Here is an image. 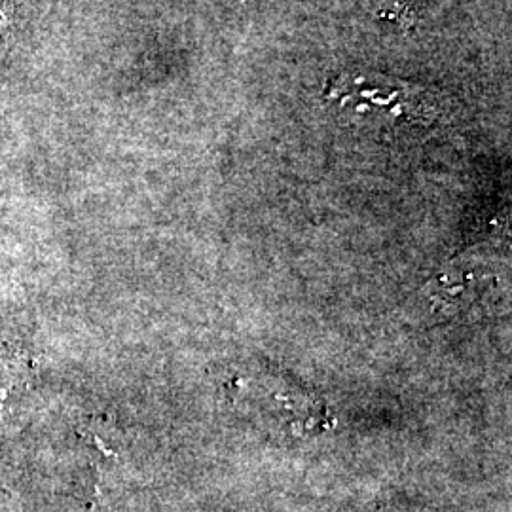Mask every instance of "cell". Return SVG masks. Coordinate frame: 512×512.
Wrapping results in <instances>:
<instances>
[{
  "mask_svg": "<svg viewBox=\"0 0 512 512\" xmlns=\"http://www.w3.org/2000/svg\"><path fill=\"white\" fill-rule=\"evenodd\" d=\"M368 8L372 12H376V16H380V18L393 19V21L401 23L404 29L414 25V16L410 14L406 0H370Z\"/></svg>",
  "mask_w": 512,
  "mask_h": 512,
  "instance_id": "6da1fadb",
  "label": "cell"
},
{
  "mask_svg": "<svg viewBox=\"0 0 512 512\" xmlns=\"http://www.w3.org/2000/svg\"><path fill=\"white\" fill-rule=\"evenodd\" d=\"M8 25H10V23H8V16L0 10V57L4 55L6 48H8V44H6V42H8V40H6V38H8Z\"/></svg>",
  "mask_w": 512,
  "mask_h": 512,
  "instance_id": "7a4b0ae2",
  "label": "cell"
}]
</instances>
